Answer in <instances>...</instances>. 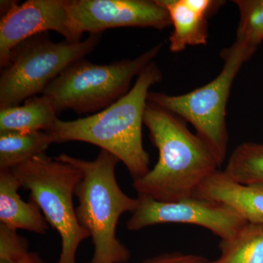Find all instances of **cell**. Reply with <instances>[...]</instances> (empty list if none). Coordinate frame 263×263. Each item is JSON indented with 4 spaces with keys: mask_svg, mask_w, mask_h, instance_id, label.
<instances>
[{
    "mask_svg": "<svg viewBox=\"0 0 263 263\" xmlns=\"http://www.w3.org/2000/svg\"><path fill=\"white\" fill-rule=\"evenodd\" d=\"M182 119L147 102L143 124L159 152L155 167L133 187L138 195L160 202H176L193 196L197 188L219 170L214 154Z\"/></svg>",
    "mask_w": 263,
    "mask_h": 263,
    "instance_id": "1",
    "label": "cell"
},
{
    "mask_svg": "<svg viewBox=\"0 0 263 263\" xmlns=\"http://www.w3.org/2000/svg\"><path fill=\"white\" fill-rule=\"evenodd\" d=\"M162 80L155 61L137 77L127 95L98 113L72 121L59 119L47 133L53 143L81 141L100 147L119 159L133 181L150 171V157L142 139L147 97L150 88Z\"/></svg>",
    "mask_w": 263,
    "mask_h": 263,
    "instance_id": "2",
    "label": "cell"
},
{
    "mask_svg": "<svg viewBox=\"0 0 263 263\" xmlns=\"http://www.w3.org/2000/svg\"><path fill=\"white\" fill-rule=\"evenodd\" d=\"M54 158L72 164L83 174L75 191L79 200L76 214L95 247L92 258L87 263H127L130 252L118 239L117 227L123 214L136 210L138 200L128 196L118 184L119 159L103 149L92 161L66 154Z\"/></svg>",
    "mask_w": 263,
    "mask_h": 263,
    "instance_id": "3",
    "label": "cell"
},
{
    "mask_svg": "<svg viewBox=\"0 0 263 263\" xmlns=\"http://www.w3.org/2000/svg\"><path fill=\"white\" fill-rule=\"evenodd\" d=\"M257 49L235 41L220 53L223 67L215 79L181 95L150 91L149 103L162 107L190 123L196 134L214 154L219 167L226 162L228 149L227 105L232 86L242 66Z\"/></svg>",
    "mask_w": 263,
    "mask_h": 263,
    "instance_id": "4",
    "label": "cell"
},
{
    "mask_svg": "<svg viewBox=\"0 0 263 263\" xmlns=\"http://www.w3.org/2000/svg\"><path fill=\"white\" fill-rule=\"evenodd\" d=\"M160 43L135 59L97 65L89 60L74 62L43 91L60 113L72 110L94 114L108 108L130 90L132 81L155 61L163 48Z\"/></svg>",
    "mask_w": 263,
    "mask_h": 263,
    "instance_id": "5",
    "label": "cell"
},
{
    "mask_svg": "<svg viewBox=\"0 0 263 263\" xmlns=\"http://www.w3.org/2000/svg\"><path fill=\"white\" fill-rule=\"evenodd\" d=\"M22 187L30 192L48 224L58 232L62 250L57 263H76V252L89 233L81 226L73 195L81 182V170L46 155L36 156L11 170Z\"/></svg>",
    "mask_w": 263,
    "mask_h": 263,
    "instance_id": "6",
    "label": "cell"
},
{
    "mask_svg": "<svg viewBox=\"0 0 263 263\" xmlns=\"http://www.w3.org/2000/svg\"><path fill=\"white\" fill-rule=\"evenodd\" d=\"M101 38L102 34H94L79 42L55 43L46 32L20 43L1 72L0 108L42 95L69 66L94 51Z\"/></svg>",
    "mask_w": 263,
    "mask_h": 263,
    "instance_id": "7",
    "label": "cell"
},
{
    "mask_svg": "<svg viewBox=\"0 0 263 263\" xmlns=\"http://www.w3.org/2000/svg\"><path fill=\"white\" fill-rule=\"evenodd\" d=\"M138 200L136 210L127 222L131 231L164 223H183L206 228L221 240H227L248 223L233 208L209 199L193 196L165 202L138 195Z\"/></svg>",
    "mask_w": 263,
    "mask_h": 263,
    "instance_id": "8",
    "label": "cell"
},
{
    "mask_svg": "<svg viewBox=\"0 0 263 263\" xmlns=\"http://www.w3.org/2000/svg\"><path fill=\"white\" fill-rule=\"evenodd\" d=\"M71 27L78 41L83 34L106 29L171 27L168 13L157 0H66Z\"/></svg>",
    "mask_w": 263,
    "mask_h": 263,
    "instance_id": "9",
    "label": "cell"
},
{
    "mask_svg": "<svg viewBox=\"0 0 263 263\" xmlns=\"http://www.w3.org/2000/svg\"><path fill=\"white\" fill-rule=\"evenodd\" d=\"M0 65L8 64L20 43L37 34L54 31L69 42H79L72 32L66 0H28L22 4L1 1Z\"/></svg>",
    "mask_w": 263,
    "mask_h": 263,
    "instance_id": "10",
    "label": "cell"
},
{
    "mask_svg": "<svg viewBox=\"0 0 263 263\" xmlns=\"http://www.w3.org/2000/svg\"><path fill=\"white\" fill-rule=\"evenodd\" d=\"M193 196L224 202L248 223L263 224V185L242 184L216 171L197 188Z\"/></svg>",
    "mask_w": 263,
    "mask_h": 263,
    "instance_id": "11",
    "label": "cell"
},
{
    "mask_svg": "<svg viewBox=\"0 0 263 263\" xmlns=\"http://www.w3.org/2000/svg\"><path fill=\"white\" fill-rule=\"evenodd\" d=\"M20 187L11 170H0V222L10 229L45 234L48 228L46 217L33 200H22L18 193Z\"/></svg>",
    "mask_w": 263,
    "mask_h": 263,
    "instance_id": "12",
    "label": "cell"
},
{
    "mask_svg": "<svg viewBox=\"0 0 263 263\" xmlns=\"http://www.w3.org/2000/svg\"><path fill=\"white\" fill-rule=\"evenodd\" d=\"M167 10L174 30L169 37L170 51L179 53L189 46H205L209 21L189 6L186 0H157Z\"/></svg>",
    "mask_w": 263,
    "mask_h": 263,
    "instance_id": "13",
    "label": "cell"
},
{
    "mask_svg": "<svg viewBox=\"0 0 263 263\" xmlns=\"http://www.w3.org/2000/svg\"><path fill=\"white\" fill-rule=\"evenodd\" d=\"M57 114L44 95L32 97L23 105L0 108V133L48 132L58 120Z\"/></svg>",
    "mask_w": 263,
    "mask_h": 263,
    "instance_id": "14",
    "label": "cell"
},
{
    "mask_svg": "<svg viewBox=\"0 0 263 263\" xmlns=\"http://www.w3.org/2000/svg\"><path fill=\"white\" fill-rule=\"evenodd\" d=\"M52 143L53 140L47 132L0 133V170H12L46 153Z\"/></svg>",
    "mask_w": 263,
    "mask_h": 263,
    "instance_id": "15",
    "label": "cell"
},
{
    "mask_svg": "<svg viewBox=\"0 0 263 263\" xmlns=\"http://www.w3.org/2000/svg\"><path fill=\"white\" fill-rule=\"evenodd\" d=\"M219 256L212 263H263V224H247L235 237L220 240Z\"/></svg>",
    "mask_w": 263,
    "mask_h": 263,
    "instance_id": "16",
    "label": "cell"
},
{
    "mask_svg": "<svg viewBox=\"0 0 263 263\" xmlns=\"http://www.w3.org/2000/svg\"><path fill=\"white\" fill-rule=\"evenodd\" d=\"M223 171L235 182L263 185V143H240L232 152Z\"/></svg>",
    "mask_w": 263,
    "mask_h": 263,
    "instance_id": "17",
    "label": "cell"
},
{
    "mask_svg": "<svg viewBox=\"0 0 263 263\" xmlns=\"http://www.w3.org/2000/svg\"><path fill=\"white\" fill-rule=\"evenodd\" d=\"M239 11L235 41L257 49L263 41V0H235Z\"/></svg>",
    "mask_w": 263,
    "mask_h": 263,
    "instance_id": "18",
    "label": "cell"
},
{
    "mask_svg": "<svg viewBox=\"0 0 263 263\" xmlns=\"http://www.w3.org/2000/svg\"><path fill=\"white\" fill-rule=\"evenodd\" d=\"M16 231L0 224V262H17L29 253L28 241Z\"/></svg>",
    "mask_w": 263,
    "mask_h": 263,
    "instance_id": "19",
    "label": "cell"
},
{
    "mask_svg": "<svg viewBox=\"0 0 263 263\" xmlns=\"http://www.w3.org/2000/svg\"><path fill=\"white\" fill-rule=\"evenodd\" d=\"M212 261L200 254L174 252L159 254L137 263H212Z\"/></svg>",
    "mask_w": 263,
    "mask_h": 263,
    "instance_id": "20",
    "label": "cell"
},
{
    "mask_svg": "<svg viewBox=\"0 0 263 263\" xmlns=\"http://www.w3.org/2000/svg\"><path fill=\"white\" fill-rule=\"evenodd\" d=\"M4 263V262H0ZM15 263H46L43 259L40 257L37 253L34 252H29L27 256L22 260Z\"/></svg>",
    "mask_w": 263,
    "mask_h": 263,
    "instance_id": "21",
    "label": "cell"
}]
</instances>
